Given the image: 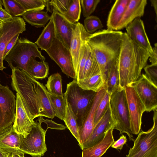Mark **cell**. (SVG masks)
Listing matches in <instances>:
<instances>
[{"mask_svg":"<svg viewBox=\"0 0 157 157\" xmlns=\"http://www.w3.org/2000/svg\"><path fill=\"white\" fill-rule=\"evenodd\" d=\"M123 33L107 29L99 30L90 34L86 39L105 82L109 67L119 56Z\"/></svg>","mask_w":157,"mask_h":157,"instance_id":"cell-2","label":"cell"},{"mask_svg":"<svg viewBox=\"0 0 157 157\" xmlns=\"http://www.w3.org/2000/svg\"><path fill=\"white\" fill-rule=\"evenodd\" d=\"M3 121V117L1 108H0V130H1Z\"/></svg>","mask_w":157,"mask_h":157,"instance_id":"cell-51","label":"cell"},{"mask_svg":"<svg viewBox=\"0 0 157 157\" xmlns=\"http://www.w3.org/2000/svg\"><path fill=\"white\" fill-rule=\"evenodd\" d=\"M100 73L99 67L96 58L90 48L84 66L82 80L91 77Z\"/></svg>","mask_w":157,"mask_h":157,"instance_id":"cell-32","label":"cell"},{"mask_svg":"<svg viewBox=\"0 0 157 157\" xmlns=\"http://www.w3.org/2000/svg\"><path fill=\"white\" fill-rule=\"evenodd\" d=\"M81 11L80 0H71L68 10L61 14L70 22L75 24L80 18Z\"/></svg>","mask_w":157,"mask_h":157,"instance_id":"cell-34","label":"cell"},{"mask_svg":"<svg viewBox=\"0 0 157 157\" xmlns=\"http://www.w3.org/2000/svg\"><path fill=\"white\" fill-rule=\"evenodd\" d=\"M105 89L110 95L120 90V79L117 60L110 64L108 69Z\"/></svg>","mask_w":157,"mask_h":157,"instance_id":"cell-26","label":"cell"},{"mask_svg":"<svg viewBox=\"0 0 157 157\" xmlns=\"http://www.w3.org/2000/svg\"><path fill=\"white\" fill-rule=\"evenodd\" d=\"M51 16L56 34L63 43L70 49L72 32L76 23L73 24L70 22L54 9L52 10Z\"/></svg>","mask_w":157,"mask_h":157,"instance_id":"cell-19","label":"cell"},{"mask_svg":"<svg viewBox=\"0 0 157 157\" xmlns=\"http://www.w3.org/2000/svg\"><path fill=\"white\" fill-rule=\"evenodd\" d=\"M24 153H14L12 154V157H23L24 156Z\"/></svg>","mask_w":157,"mask_h":157,"instance_id":"cell-49","label":"cell"},{"mask_svg":"<svg viewBox=\"0 0 157 157\" xmlns=\"http://www.w3.org/2000/svg\"><path fill=\"white\" fill-rule=\"evenodd\" d=\"M149 53L123 33L121 49L117 59L120 79V90L131 86L141 75L147 65Z\"/></svg>","mask_w":157,"mask_h":157,"instance_id":"cell-1","label":"cell"},{"mask_svg":"<svg viewBox=\"0 0 157 157\" xmlns=\"http://www.w3.org/2000/svg\"><path fill=\"white\" fill-rule=\"evenodd\" d=\"M144 69L146 76L154 84L157 86V64L147 65Z\"/></svg>","mask_w":157,"mask_h":157,"instance_id":"cell-42","label":"cell"},{"mask_svg":"<svg viewBox=\"0 0 157 157\" xmlns=\"http://www.w3.org/2000/svg\"><path fill=\"white\" fill-rule=\"evenodd\" d=\"M82 89L97 93L105 88V82L101 73L77 81Z\"/></svg>","mask_w":157,"mask_h":157,"instance_id":"cell-29","label":"cell"},{"mask_svg":"<svg viewBox=\"0 0 157 157\" xmlns=\"http://www.w3.org/2000/svg\"><path fill=\"white\" fill-rule=\"evenodd\" d=\"M148 59L151 64H157V43L154 44L152 48V52L149 55Z\"/></svg>","mask_w":157,"mask_h":157,"instance_id":"cell-46","label":"cell"},{"mask_svg":"<svg viewBox=\"0 0 157 157\" xmlns=\"http://www.w3.org/2000/svg\"><path fill=\"white\" fill-rule=\"evenodd\" d=\"M26 137L20 135L21 151L33 157L43 156L47 151L45 137L48 128L45 130L41 126L42 122L37 120Z\"/></svg>","mask_w":157,"mask_h":157,"instance_id":"cell-8","label":"cell"},{"mask_svg":"<svg viewBox=\"0 0 157 157\" xmlns=\"http://www.w3.org/2000/svg\"><path fill=\"white\" fill-rule=\"evenodd\" d=\"M82 7L83 16L86 17L90 16L95 11L100 0H80Z\"/></svg>","mask_w":157,"mask_h":157,"instance_id":"cell-41","label":"cell"},{"mask_svg":"<svg viewBox=\"0 0 157 157\" xmlns=\"http://www.w3.org/2000/svg\"><path fill=\"white\" fill-rule=\"evenodd\" d=\"M3 5L2 1L0 0V8H2V6Z\"/></svg>","mask_w":157,"mask_h":157,"instance_id":"cell-53","label":"cell"},{"mask_svg":"<svg viewBox=\"0 0 157 157\" xmlns=\"http://www.w3.org/2000/svg\"><path fill=\"white\" fill-rule=\"evenodd\" d=\"M129 0H116L108 15L106 25L107 29L116 31L121 21Z\"/></svg>","mask_w":157,"mask_h":157,"instance_id":"cell-24","label":"cell"},{"mask_svg":"<svg viewBox=\"0 0 157 157\" xmlns=\"http://www.w3.org/2000/svg\"><path fill=\"white\" fill-rule=\"evenodd\" d=\"M114 128L110 129L102 140L90 147L82 150V157H101L106 152L113 143Z\"/></svg>","mask_w":157,"mask_h":157,"instance_id":"cell-23","label":"cell"},{"mask_svg":"<svg viewBox=\"0 0 157 157\" xmlns=\"http://www.w3.org/2000/svg\"><path fill=\"white\" fill-rule=\"evenodd\" d=\"M85 30L83 25L77 22L71 39L70 51L75 74L78 67L82 46L84 40L90 35Z\"/></svg>","mask_w":157,"mask_h":157,"instance_id":"cell-20","label":"cell"},{"mask_svg":"<svg viewBox=\"0 0 157 157\" xmlns=\"http://www.w3.org/2000/svg\"><path fill=\"white\" fill-rule=\"evenodd\" d=\"M22 6L25 12L42 11L46 6L45 0H16Z\"/></svg>","mask_w":157,"mask_h":157,"instance_id":"cell-38","label":"cell"},{"mask_svg":"<svg viewBox=\"0 0 157 157\" xmlns=\"http://www.w3.org/2000/svg\"><path fill=\"white\" fill-rule=\"evenodd\" d=\"M71 0H46L47 11L52 13V9L63 14L68 10Z\"/></svg>","mask_w":157,"mask_h":157,"instance_id":"cell-37","label":"cell"},{"mask_svg":"<svg viewBox=\"0 0 157 157\" xmlns=\"http://www.w3.org/2000/svg\"><path fill=\"white\" fill-rule=\"evenodd\" d=\"M87 37L83 41L80 51L78 67L75 79L77 81L82 79L84 66L90 50L86 41Z\"/></svg>","mask_w":157,"mask_h":157,"instance_id":"cell-35","label":"cell"},{"mask_svg":"<svg viewBox=\"0 0 157 157\" xmlns=\"http://www.w3.org/2000/svg\"><path fill=\"white\" fill-rule=\"evenodd\" d=\"M127 141L126 136L122 135L120 138L115 142H114L111 146V147L116 149L121 150L123 146Z\"/></svg>","mask_w":157,"mask_h":157,"instance_id":"cell-44","label":"cell"},{"mask_svg":"<svg viewBox=\"0 0 157 157\" xmlns=\"http://www.w3.org/2000/svg\"><path fill=\"white\" fill-rule=\"evenodd\" d=\"M16 97L7 85L0 83V108L3 117L1 130L12 125L15 117Z\"/></svg>","mask_w":157,"mask_h":157,"instance_id":"cell-13","label":"cell"},{"mask_svg":"<svg viewBox=\"0 0 157 157\" xmlns=\"http://www.w3.org/2000/svg\"><path fill=\"white\" fill-rule=\"evenodd\" d=\"M50 57L67 76L75 79V74L70 49L63 43L56 33L51 47L45 51Z\"/></svg>","mask_w":157,"mask_h":157,"instance_id":"cell-9","label":"cell"},{"mask_svg":"<svg viewBox=\"0 0 157 157\" xmlns=\"http://www.w3.org/2000/svg\"><path fill=\"white\" fill-rule=\"evenodd\" d=\"M147 0H129L122 17L116 31H119L126 27L134 19L143 16Z\"/></svg>","mask_w":157,"mask_h":157,"instance_id":"cell-21","label":"cell"},{"mask_svg":"<svg viewBox=\"0 0 157 157\" xmlns=\"http://www.w3.org/2000/svg\"><path fill=\"white\" fill-rule=\"evenodd\" d=\"M109 106L113 119L116 123L114 129L120 134L126 133L130 140L134 139L130 129L129 115L125 90L117 91L110 96Z\"/></svg>","mask_w":157,"mask_h":157,"instance_id":"cell-6","label":"cell"},{"mask_svg":"<svg viewBox=\"0 0 157 157\" xmlns=\"http://www.w3.org/2000/svg\"><path fill=\"white\" fill-rule=\"evenodd\" d=\"M2 2L5 10L12 17L22 16L25 12L16 0H2Z\"/></svg>","mask_w":157,"mask_h":157,"instance_id":"cell-36","label":"cell"},{"mask_svg":"<svg viewBox=\"0 0 157 157\" xmlns=\"http://www.w3.org/2000/svg\"><path fill=\"white\" fill-rule=\"evenodd\" d=\"M116 126V123L112 118L109 106L99 121L95 125L89 139L81 148L90 147L99 143L104 138L107 131Z\"/></svg>","mask_w":157,"mask_h":157,"instance_id":"cell-15","label":"cell"},{"mask_svg":"<svg viewBox=\"0 0 157 157\" xmlns=\"http://www.w3.org/2000/svg\"><path fill=\"white\" fill-rule=\"evenodd\" d=\"M13 18L5 10L0 8V20L2 21H6L11 20Z\"/></svg>","mask_w":157,"mask_h":157,"instance_id":"cell-47","label":"cell"},{"mask_svg":"<svg viewBox=\"0 0 157 157\" xmlns=\"http://www.w3.org/2000/svg\"><path fill=\"white\" fill-rule=\"evenodd\" d=\"M49 93L50 100L55 117L63 121L66 110V102L64 97L55 96Z\"/></svg>","mask_w":157,"mask_h":157,"instance_id":"cell-33","label":"cell"},{"mask_svg":"<svg viewBox=\"0 0 157 157\" xmlns=\"http://www.w3.org/2000/svg\"><path fill=\"white\" fill-rule=\"evenodd\" d=\"M66 110L63 119L67 128L76 138L78 142L79 141L78 127L77 117L75 114L69 104L65 101Z\"/></svg>","mask_w":157,"mask_h":157,"instance_id":"cell-30","label":"cell"},{"mask_svg":"<svg viewBox=\"0 0 157 157\" xmlns=\"http://www.w3.org/2000/svg\"><path fill=\"white\" fill-rule=\"evenodd\" d=\"M49 70V67L47 62L37 61L32 57L27 63L25 72L36 80H42L48 77Z\"/></svg>","mask_w":157,"mask_h":157,"instance_id":"cell-25","label":"cell"},{"mask_svg":"<svg viewBox=\"0 0 157 157\" xmlns=\"http://www.w3.org/2000/svg\"><path fill=\"white\" fill-rule=\"evenodd\" d=\"M22 16L26 22L36 28L44 27L51 18L47 12L43 11H27Z\"/></svg>","mask_w":157,"mask_h":157,"instance_id":"cell-28","label":"cell"},{"mask_svg":"<svg viewBox=\"0 0 157 157\" xmlns=\"http://www.w3.org/2000/svg\"><path fill=\"white\" fill-rule=\"evenodd\" d=\"M153 111V126L139 133L126 157H157V109Z\"/></svg>","mask_w":157,"mask_h":157,"instance_id":"cell-7","label":"cell"},{"mask_svg":"<svg viewBox=\"0 0 157 157\" xmlns=\"http://www.w3.org/2000/svg\"><path fill=\"white\" fill-rule=\"evenodd\" d=\"M20 135L11 125L0 130V151L11 154L23 153L20 150Z\"/></svg>","mask_w":157,"mask_h":157,"instance_id":"cell-18","label":"cell"},{"mask_svg":"<svg viewBox=\"0 0 157 157\" xmlns=\"http://www.w3.org/2000/svg\"><path fill=\"white\" fill-rule=\"evenodd\" d=\"M8 157H12V154H10Z\"/></svg>","mask_w":157,"mask_h":157,"instance_id":"cell-54","label":"cell"},{"mask_svg":"<svg viewBox=\"0 0 157 157\" xmlns=\"http://www.w3.org/2000/svg\"><path fill=\"white\" fill-rule=\"evenodd\" d=\"M11 70L12 88L21 97L34 119L41 116V109L31 77L23 70Z\"/></svg>","mask_w":157,"mask_h":157,"instance_id":"cell-3","label":"cell"},{"mask_svg":"<svg viewBox=\"0 0 157 157\" xmlns=\"http://www.w3.org/2000/svg\"><path fill=\"white\" fill-rule=\"evenodd\" d=\"M2 33L0 37V70L6 67L3 64V54L9 42L16 35L22 33L26 30V24L23 18L13 17L9 21H2Z\"/></svg>","mask_w":157,"mask_h":157,"instance_id":"cell-12","label":"cell"},{"mask_svg":"<svg viewBox=\"0 0 157 157\" xmlns=\"http://www.w3.org/2000/svg\"><path fill=\"white\" fill-rule=\"evenodd\" d=\"M97 93L82 89L75 79L67 84L64 97L77 117L78 129L87 117Z\"/></svg>","mask_w":157,"mask_h":157,"instance_id":"cell-4","label":"cell"},{"mask_svg":"<svg viewBox=\"0 0 157 157\" xmlns=\"http://www.w3.org/2000/svg\"><path fill=\"white\" fill-rule=\"evenodd\" d=\"M38 58L41 61L45 58L35 43L25 38H20L3 59L11 68H17L26 71L27 63L31 57Z\"/></svg>","mask_w":157,"mask_h":157,"instance_id":"cell-5","label":"cell"},{"mask_svg":"<svg viewBox=\"0 0 157 157\" xmlns=\"http://www.w3.org/2000/svg\"><path fill=\"white\" fill-rule=\"evenodd\" d=\"M129 115L130 129L132 134L137 135L140 131L142 117L145 107L132 86L124 89Z\"/></svg>","mask_w":157,"mask_h":157,"instance_id":"cell-10","label":"cell"},{"mask_svg":"<svg viewBox=\"0 0 157 157\" xmlns=\"http://www.w3.org/2000/svg\"><path fill=\"white\" fill-rule=\"evenodd\" d=\"M106 92L105 88L97 92L90 111L82 126L78 129L79 141L80 147L89 139L91 135L94 125V120L96 109Z\"/></svg>","mask_w":157,"mask_h":157,"instance_id":"cell-17","label":"cell"},{"mask_svg":"<svg viewBox=\"0 0 157 157\" xmlns=\"http://www.w3.org/2000/svg\"><path fill=\"white\" fill-rule=\"evenodd\" d=\"M129 37L137 45L148 51L149 55L152 52L143 21L137 18L129 23L125 28Z\"/></svg>","mask_w":157,"mask_h":157,"instance_id":"cell-16","label":"cell"},{"mask_svg":"<svg viewBox=\"0 0 157 157\" xmlns=\"http://www.w3.org/2000/svg\"><path fill=\"white\" fill-rule=\"evenodd\" d=\"M38 120H40L42 123L44 122L47 125V128H51L57 130H65L66 128L62 124H59L56 123L52 120H44L42 116H40L39 117Z\"/></svg>","mask_w":157,"mask_h":157,"instance_id":"cell-43","label":"cell"},{"mask_svg":"<svg viewBox=\"0 0 157 157\" xmlns=\"http://www.w3.org/2000/svg\"><path fill=\"white\" fill-rule=\"evenodd\" d=\"M19 35L20 34H18L16 35L8 43L4 52L3 59L16 44L17 40L19 39L18 37Z\"/></svg>","mask_w":157,"mask_h":157,"instance_id":"cell-45","label":"cell"},{"mask_svg":"<svg viewBox=\"0 0 157 157\" xmlns=\"http://www.w3.org/2000/svg\"><path fill=\"white\" fill-rule=\"evenodd\" d=\"M110 95L106 92L96 111L94 120V126L100 120L109 107Z\"/></svg>","mask_w":157,"mask_h":157,"instance_id":"cell-40","label":"cell"},{"mask_svg":"<svg viewBox=\"0 0 157 157\" xmlns=\"http://www.w3.org/2000/svg\"><path fill=\"white\" fill-rule=\"evenodd\" d=\"M2 23V21L0 20V24Z\"/></svg>","mask_w":157,"mask_h":157,"instance_id":"cell-55","label":"cell"},{"mask_svg":"<svg viewBox=\"0 0 157 157\" xmlns=\"http://www.w3.org/2000/svg\"><path fill=\"white\" fill-rule=\"evenodd\" d=\"M83 26L86 31L91 34L103 27L100 18L94 16H90L86 17L84 20Z\"/></svg>","mask_w":157,"mask_h":157,"instance_id":"cell-39","label":"cell"},{"mask_svg":"<svg viewBox=\"0 0 157 157\" xmlns=\"http://www.w3.org/2000/svg\"><path fill=\"white\" fill-rule=\"evenodd\" d=\"M45 86L51 94L56 96L64 97L62 90V78L59 73L57 72L50 76Z\"/></svg>","mask_w":157,"mask_h":157,"instance_id":"cell-31","label":"cell"},{"mask_svg":"<svg viewBox=\"0 0 157 157\" xmlns=\"http://www.w3.org/2000/svg\"><path fill=\"white\" fill-rule=\"evenodd\" d=\"M2 33V23L0 24V37Z\"/></svg>","mask_w":157,"mask_h":157,"instance_id":"cell-52","label":"cell"},{"mask_svg":"<svg viewBox=\"0 0 157 157\" xmlns=\"http://www.w3.org/2000/svg\"><path fill=\"white\" fill-rule=\"evenodd\" d=\"M157 0H151L150 1L151 6L153 7L155 13V20L157 22Z\"/></svg>","mask_w":157,"mask_h":157,"instance_id":"cell-48","label":"cell"},{"mask_svg":"<svg viewBox=\"0 0 157 157\" xmlns=\"http://www.w3.org/2000/svg\"></svg>","mask_w":157,"mask_h":157,"instance_id":"cell-57","label":"cell"},{"mask_svg":"<svg viewBox=\"0 0 157 157\" xmlns=\"http://www.w3.org/2000/svg\"><path fill=\"white\" fill-rule=\"evenodd\" d=\"M134 89L143 104L145 111L150 112L157 109V86L141 74L131 86Z\"/></svg>","mask_w":157,"mask_h":157,"instance_id":"cell-11","label":"cell"},{"mask_svg":"<svg viewBox=\"0 0 157 157\" xmlns=\"http://www.w3.org/2000/svg\"><path fill=\"white\" fill-rule=\"evenodd\" d=\"M23 157H25L24 155L23 156Z\"/></svg>","mask_w":157,"mask_h":157,"instance_id":"cell-56","label":"cell"},{"mask_svg":"<svg viewBox=\"0 0 157 157\" xmlns=\"http://www.w3.org/2000/svg\"><path fill=\"white\" fill-rule=\"evenodd\" d=\"M31 78L41 107V116L53 119L55 115L50 100L49 92L43 83L31 77Z\"/></svg>","mask_w":157,"mask_h":157,"instance_id":"cell-22","label":"cell"},{"mask_svg":"<svg viewBox=\"0 0 157 157\" xmlns=\"http://www.w3.org/2000/svg\"><path fill=\"white\" fill-rule=\"evenodd\" d=\"M10 155L0 151V157H8Z\"/></svg>","mask_w":157,"mask_h":157,"instance_id":"cell-50","label":"cell"},{"mask_svg":"<svg viewBox=\"0 0 157 157\" xmlns=\"http://www.w3.org/2000/svg\"><path fill=\"white\" fill-rule=\"evenodd\" d=\"M16 99V110L13 125V128L17 134L26 137L35 122L21 97L17 93Z\"/></svg>","mask_w":157,"mask_h":157,"instance_id":"cell-14","label":"cell"},{"mask_svg":"<svg viewBox=\"0 0 157 157\" xmlns=\"http://www.w3.org/2000/svg\"><path fill=\"white\" fill-rule=\"evenodd\" d=\"M44 27L35 43L38 47L45 51L51 46L56 35V30L52 17Z\"/></svg>","mask_w":157,"mask_h":157,"instance_id":"cell-27","label":"cell"}]
</instances>
